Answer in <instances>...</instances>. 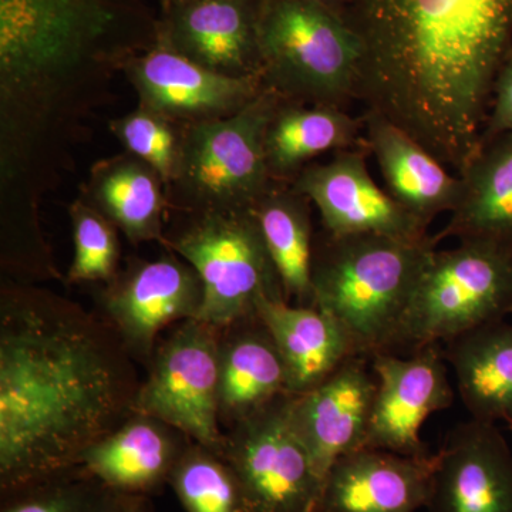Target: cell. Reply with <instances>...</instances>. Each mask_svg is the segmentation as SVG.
Masks as SVG:
<instances>
[{
  "label": "cell",
  "mask_w": 512,
  "mask_h": 512,
  "mask_svg": "<svg viewBox=\"0 0 512 512\" xmlns=\"http://www.w3.org/2000/svg\"><path fill=\"white\" fill-rule=\"evenodd\" d=\"M136 360L101 316L55 292L0 295V491L79 466L134 412Z\"/></svg>",
  "instance_id": "cell-1"
},
{
  "label": "cell",
  "mask_w": 512,
  "mask_h": 512,
  "mask_svg": "<svg viewBox=\"0 0 512 512\" xmlns=\"http://www.w3.org/2000/svg\"><path fill=\"white\" fill-rule=\"evenodd\" d=\"M359 100L456 173L480 146L512 50V0H349Z\"/></svg>",
  "instance_id": "cell-2"
},
{
  "label": "cell",
  "mask_w": 512,
  "mask_h": 512,
  "mask_svg": "<svg viewBox=\"0 0 512 512\" xmlns=\"http://www.w3.org/2000/svg\"><path fill=\"white\" fill-rule=\"evenodd\" d=\"M439 238L383 235L315 237L312 305L336 320L357 355L386 352Z\"/></svg>",
  "instance_id": "cell-3"
},
{
  "label": "cell",
  "mask_w": 512,
  "mask_h": 512,
  "mask_svg": "<svg viewBox=\"0 0 512 512\" xmlns=\"http://www.w3.org/2000/svg\"><path fill=\"white\" fill-rule=\"evenodd\" d=\"M157 42L143 0H0V59L40 76H80Z\"/></svg>",
  "instance_id": "cell-4"
},
{
  "label": "cell",
  "mask_w": 512,
  "mask_h": 512,
  "mask_svg": "<svg viewBox=\"0 0 512 512\" xmlns=\"http://www.w3.org/2000/svg\"><path fill=\"white\" fill-rule=\"evenodd\" d=\"M259 53L265 89L281 99L342 109L359 99L363 47L339 10L312 0H262Z\"/></svg>",
  "instance_id": "cell-5"
},
{
  "label": "cell",
  "mask_w": 512,
  "mask_h": 512,
  "mask_svg": "<svg viewBox=\"0 0 512 512\" xmlns=\"http://www.w3.org/2000/svg\"><path fill=\"white\" fill-rule=\"evenodd\" d=\"M512 315V251L487 242L436 249L387 353L406 355Z\"/></svg>",
  "instance_id": "cell-6"
},
{
  "label": "cell",
  "mask_w": 512,
  "mask_h": 512,
  "mask_svg": "<svg viewBox=\"0 0 512 512\" xmlns=\"http://www.w3.org/2000/svg\"><path fill=\"white\" fill-rule=\"evenodd\" d=\"M281 97L264 89L248 106L222 119L181 126L174 205L188 212L252 210L274 187L265 133Z\"/></svg>",
  "instance_id": "cell-7"
},
{
  "label": "cell",
  "mask_w": 512,
  "mask_h": 512,
  "mask_svg": "<svg viewBox=\"0 0 512 512\" xmlns=\"http://www.w3.org/2000/svg\"><path fill=\"white\" fill-rule=\"evenodd\" d=\"M188 215L183 228L165 235L164 245L200 276L204 299L198 319L225 329L254 316L264 296L285 299L254 210Z\"/></svg>",
  "instance_id": "cell-8"
},
{
  "label": "cell",
  "mask_w": 512,
  "mask_h": 512,
  "mask_svg": "<svg viewBox=\"0 0 512 512\" xmlns=\"http://www.w3.org/2000/svg\"><path fill=\"white\" fill-rule=\"evenodd\" d=\"M220 338L221 329L200 319L171 328L146 366L134 412L170 424L221 456L225 430L220 417Z\"/></svg>",
  "instance_id": "cell-9"
},
{
  "label": "cell",
  "mask_w": 512,
  "mask_h": 512,
  "mask_svg": "<svg viewBox=\"0 0 512 512\" xmlns=\"http://www.w3.org/2000/svg\"><path fill=\"white\" fill-rule=\"evenodd\" d=\"M292 394L225 431L221 456L234 470L248 512H315L323 481L291 421Z\"/></svg>",
  "instance_id": "cell-10"
},
{
  "label": "cell",
  "mask_w": 512,
  "mask_h": 512,
  "mask_svg": "<svg viewBox=\"0 0 512 512\" xmlns=\"http://www.w3.org/2000/svg\"><path fill=\"white\" fill-rule=\"evenodd\" d=\"M204 291L200 276L181 256L170 254L130 265L100 293L101 318L119 335L134 360L148 365L161 333L198 319Z\"/></svg>",
  "instance_id": "cell-11"
},
{
  "label": "cell",
  "mask_w": 512,
  "mask_h": 512,
  "mask_svg": "<svg viewBox=\"0 0 512 512\" xmlns=\"http://www.w3.org/2000/svg\"><path fill=\"white\" fill-rule=\"evenodd\" d=\"M377 389L365 447L406 456H429L421 429L433 414L453 406L457 390L443 346L430 345L406 355L370 356Z\"/></svg>",
  "instance_id": "cell-12"
},
{
  "label": "cell",
  "mask_w": 512,
  "mask_h": 512,
  "mask_svg": "<svg viewBox=\"0 0 512 512\" xmlns=\"http://www.w3.org/2000/svg\"><path fill=\"white\" fill-rule=\"evenodd\" d=\"M366 143L336 151L325 163H312L291 185L315 205L330 235H383L403 241L429 238V227L400 207L375 183L367 168Z\"/></svg>",
  "instance_id": "cell-13"
},
{
  "label": "cell",
  "mask_w": 512,
  "mask_h": 512,
  "mask_svg": "<svg viewBox=\"0 0 512 512\" xmlns=\"http://www.w3.org/2000/svg\"><path fill=\"white\" fill-rule=\"evenodd\" d=\"M140 97V106L175 123H198L232 116L256 99L265 86L258 77H229L160 43L123 70Z\"/></svg>",
  "instance_id": "cell-14"
},
{
  "label": "cell",
  "mask_w": 512,
  "mask_h": 512,
  "mask_svg": "<svg viewBox=\"0 0 512 512\" xmlns=\"http://www.w3.org/2000/svg\"><path fill=\"white\" fill-rule=\"evenodd\" d=\"M262 0H181L163 6L158 43L212 72L262 79Z\"/></svg>",
  "instance_id": "cell-15"
},
{
  "label": "cell",
  "mask_w": 512,
  "mask_h": 512,
  "mask_svg": "<svg viewBox=\"0 0 512 512\" xmlns=\"http://www.w3.org/2000/svg\"><path fill=\"white\" fill-rule=\"evenodd\" d=\"M376 389L369 357L353 355L315 389L292 394L293 429L323 484L339 458L365 447Z\"/></svg>",
  "instance_id": "cell-16"
},
{
  "label": "cell",
  "mask_w": 512,
  "mask_h": 512,
  "mask_svg": "<svg viewBox=\"0 0 512 512\" xmlns=\"http://www.w3.org/2000/svg\"><path fill=\"white\" fill-rule=\"evenodd\" d=\"M427 512H512V448L498 426L470 419L436 454Z\"/></svg>",
  "instance_id": "cell-17"
},
{
  "label": "cell",
  "mask_w": 512,
  "mask_h": 512,
  "mask_svg": "<svg viewBox=\"0 0 512 512\" xmlns=\"http://www.w3.org/2000/svg\"><path fill=\"white\" fill-rule=\"evenodd\" d=\"M436 454L406 456L363 447L325 478L318 512H417L429 503Z\"/></svg>",
  "instance_id": "cell-18"
},
{
  "label": "cell",
  "mask_w": 512,
  "mask_h": 512,
  "mask_svg": "<svg viewBox=\"0 0 512 512\" xmlns=\"http://www.w3.org/2000/svg\"><path fill=\"white\" fill-rule=\"evenodd\" d=\"M192 440L170 424L133 412L80 458L79 466L124 495L160 494Z\"/></svg>",
  "instance_id": "cell-19"
},
{
  "label": "cell",
  "mask_w": 512,
  "mask_h": 512,
  "mask_svg": "<svg viewBox=\"0 0 512 512\" xmlns=\"http://www.w3.org/2000/svg\"><path fill=\"white\" fill-rule=\"evenodd\" d=\"M365 143L375 157L386 190L400 207L430 227L441 214H451L460 198L461 181L448 173L416 138L383 114L367 110Z\"/></svg>",
  "instance_id": "cell-20"
},
{
  "label": "cell",
  "mask_w": 512,
  "mask_h": 512,
  "mask_svg": "<svg viewBox=\"0 0 512 512\" xmlns=\"http://www.w3.org/2000/svg\"><path fill=\"white\" fill-rule=\"evenodd\" d=\"M289 394L284 359L261 319L221 329L220 417L225 431Z\"/></svg>",
  "instance_id": "cell-21"
},
{
  "label": "cell",
  "mask_w": 512,
  "mask_h": 512,
  "mask_svg": "<svg viewBox=\"0 0 512 512\" xmlns=\"http://www.w3.org/2000/svg\"><path fill=\"white\" fill-rule=\"evenodd\" d=\"M457 175L460 198L436 237L487 242L512 251V134L481 141Z\"/></svg>",
  "instance_id": "cell-22"
},
{
  "label": "cell",
  "mask_w": 512,
  "mask_h": 512,
  "mask_svg": "<svg viewBox=\"0 0 512 512\" xmlns=\"http://www.w3.org/2000/svg\"><path fill=\"white\" fill-rule=\"evenodd\" d=\"M255 313L284 359L289 394L315 389L346 359L357 355L342 326L316 306L264 296L256 303Z\"/></svg>",
  "instance_id": "cell-23"
},
{
  "label": "cell",
  "mask_w": 512,
  "mask_h": 512,
  "mask_svg": "<svg viewBox=\"0 0 512 512\" xmlns=\"http://www.w3.org/2000/svg\"><path fill=\"white\" fill-rule=\"evenodd\" d=\"M470 419L512 429V323L495 320L443 345Z\"/></svg>",
  "instance_id": "cell-24"
},
{
  "label": "cell",
  "mask_w": 512,
  "mask_h": 512,
  "mask_svg": "<svg viewBox=\"0 0 512 512\" xmlns=\"http://www.w3.org/2000/svg\"><path fill=\"white\" fill-rule=\"evenodd\" d=\"M363 120L342 107L281 100L265 133V156L275 183L291 184L322 154L362 146Z\"/></svg>",
  "instance_id": "cell-25"
},
{
  "label": "cell",
  "mask_w": 512,
  "mask_h": 512,
  "mask_svg": "<svg viewBox=\"0 0 512 512\" xmlns=\"http://www.w3.org/2000/svg\"><path fill=\"white\" fill-rule=\"evenodd\" d=\"M163 185L150 165L127 153L96 165L87 187V202L133 244H164L167 201Z\"/></svg>",
  "instance_id": "cell-26"
},
{
  "label": "cell",
  "mask_w": 512,
  "mask_h": 512,
  "mask_svg": "<svg viewBox=\"0 0 512 512\" xmlns=\"http://www.w3.org/2000/svg\"><path fill=\"white\" fill-rule=\"evenodd\" d=\"M311 201L291 184L275 183L252 210L284 288L293 305H312L315 232Z\"/></svg>",
  "instance_id": "cell-27"
},
{
  "label": "cell",
  "mask_w": 512,
  "mask_h": 512,
  "mask_svg": "<svg viewBox=\"0 0 512 512\" xmlns=\"http://www.w3.org/2000/svg\"><path fill=\"white\" fill-rule=\"evenodd\" d=\"M128 497L76 466L0 491V512H123Z\"/></svg>",
  "instance_id": "cell-28"
},
{
  "label": "cell",
  "mask_w": 512,
  "mask_h": 512,
  "mask_svg": "<svg viewBox=\"0 0 512 512\" xmlns=\"http://www.w3.org/2000/svg\"><path fill=\"white\" fill-rule=\"evenodd\" d=\"M168 485L187 512H248L241 484L227 460L194 441Z\"/></svg>",
  "instance_id": "cell-29"
},
{
  "label": "cell",
  "mask_w": 512,
  "mask_h": 512,
  "mask_svg": "<svg viewBox=\"0 0 512 512\" xmlns=\"http://www.w3.org/2000/svg\"><path fill=\"white\" fill-rule=\"evenodd\" d=\"M74 256L67 278L77 282H110L119 272L120 245L116 227L87 201L70 207Z\"/></svg>",
  "instance_id": "cell-30"
},
{
  "label": "cell",
  "mask_w": 512,
  "mask_h": 512,
  "mask_svg": "<svg viewBox=\"0 0 512 512\" xmlns=\"http://www.w3.org/2000/svg\"><path fill=\"white\" fill-rule=\"evenodd\" d=\"M110 130L128 154L150 165L165 187L173 184L180 161L181 130L163 114L138 106L110 123Z\"/></svg>",
  "instance_id": "cell-31"
},
{
  "label": "cell",
  "mask_w": 512,
  "mask_h": 512,
  "mask_svg": "<svg viewBox=\"0 0 512 512\" xmlns=\"http://www.w3.org/2000/svg\"><path fill=\"white\" fill-rule=\"evenodd\" d=\"M504 134H512V50L495 80L481 141Z\"/></svg>",
  "instance_id": "cell-32"
},
{
  "label": "cell",
  "mask_w": 512,
  "mask_h": 512,
  "mask_svg": "<svg viewBox=\"0 0 512 512\" xmlns=\"http://www.w3.org/2000/svg\"><path fill=\"white\" fill-rule=\"evenodd\" d=\"M123 512H156V508H154L153 500L150 497L130 495Z\"/></svg>",
  "instance_id": "cell-33"
},
{
  "label": "cell",
  "mask_w": 512,
  "mask_h": 512,
  "mask_svg": "<svg viewBox=\"0 0 512 512\" xmlns=\"http://www.w3.org/2000/svg\"><path fill=\"white\" fill-rule=\"evenodd\" d=\"M312 2L322 3V5L329 6V8L342 10L348 5L349 0H312Z\"/></svg>",
  "instance_id": "cell-34"
},
{
  "label": "cell",
  "mask_w": 512,
  "mask_h": 512,
  "mask_svg": "<svg viewBox=\"0 0 512 512\" xmlns=\"http://www.w3.org/2000/svg\"><path fill=\"white\" fill-rule=\"evenodd\" d=\"M161 5H171V3L181 2V0H160Z\"/></svg>",
  "instance_id": "cell-35"
},
{
  "label": "cell",
  "mask_w": 512,
  "mask_h": 512,
  "mask_svg": "<svg viewBox=\"0 0 512 512\" xmlns=\"http://www.w3.org/2000/svg\"><path fill=\"white\" fill-rule=\"evenodd\" d=\"M315 512H318V511H315Z\"/></svg>",
  "instance_id": "cell-36"
}]
</instances>
